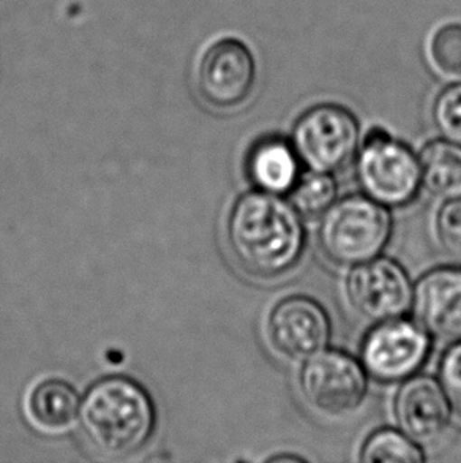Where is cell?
<instances>
[{"label": "cell", "instance_id": "17", "mask_svg": "<svg viewBox=\"0 0 461 463\" xmlns=\"http://www.w3.org/2000/svg\"><path fill=\"white\" fill-rule=\"evenodd\" d=\"M289 196L300 215L318 217L338 200V184L331 173L308 169V173L300 175Z\"/></svg>", "mask_w": 461, "mask_h": 463}, {"label": "cell", "instance_id": "14", "mask_svg": "<svg viewBox=\"0 0 461 463\" xmlns=\"http://www.w3.org/2000/svg\"><path fill=\"white\" fill-rule=\"evenodd\" d=\"M422 188L439 201L461 196V145L449 139H435L425 146L420 156Z\"/></svg>", "mask_w": 461, "mask_h": 463}, {"label": "cell", "instance_id": "2", "mask_svg": "<svg viewBox=\"0 0 461 463\" xmlns=\"http://www.w3.org/2000/svg\"><path fill=\"white\" fill-rule=\"evenodd\" d=\"M80 420L84 439L99 456L120 460L147 445L155 430V407L136 382L111 376L89 389Z\"/></svg>", "mask_w": 461, "mask_h": 463}, {"label": "cell", "instance_id": "15", "mask_svg": "<svg viewBox=\"0 0 461 463\" xmlns=\"http://www.w3.org/2000/svg\"><path fill=\"white\" fill-rule=\"evenodd\" d=\"M81 401L69 383L48 380L40 383L29 397V413L35 424L46 430L69 427L80 414Z\"/></svg>", "mask_w": 461, "mask_h": 463}, {"label": "cell", "instance_id": "12", "mask_svg": "<svg viewBox=\"0 0 461 463\" xmlns=\"http://www.w3.org/2000/svg\"><path fill=\"white\" fill-rule=\"evenodd\" d=\"M414 319L444 344L461 340V268L431 269L414 283Z\"/></svg>", "mask_w": 461, "mask_h": 463}, {"label": "cell", "instance_id": "13", "mask_svg": "<svg viewBox=\"0 0 461 463\" xmlns=\"http://www.w3.org/2000/svg\"><path fill=\"white\" fill-rule=\"evenodd\" d=\"M300 158L293 143L278 137L259 139L249 154L247 175L256 190L289 194L300 177Z\"/></svg>", "mask_w": 461, "mask_h": 463}, {"label": "cell", "instance_id": "7", "mask_svg": "<svg viewBox=\"0 0 461 463\" xmlns=\"http://www.w3.org/2000/svg\"><path fill=\"white\" fill-rule=\"evenodd\" d=\"M299 388L315 410L329 416H344L365 401L368 373L361 361L348 353L325 348L304 361Z\"/></svg>", "mask_w": 461, "mask_h": 463}, {"label": "cell", "instance_id": "5", "mask_svg": "<svg viewBox=\"0 0 461 463\" xmlns=\"http://www.w3.org/2000/svg\"><path fill=\"white\" fill-rule=\"evenodd\" d=\"M291 143L306 168L334 175L355 160L361 128L346 108L325 103L300 116Z\"/></svg>", "mask_w": 461, "mask_h": 463}, {"label": "cell", "instance_id": "19", "mask_svg": "<svg viewBox=\"0 0 461 463\" xmlns=\"http://www.w3.org/2000/svg\"><path fill=\"white\" fill-rule=\"evenodd\" d=\"M433 120L444 139L461 145V81L452 82L437 95Z\"/></svg>", "mask_w": 461, "mask_h": 463}, {"label": "cell", "instance_id": "11", "mask_svg": "<svg viewBox=\"0 0 461 463\" xmlns=\"http://www.w3.org/2000/svg\"><path fill=\"white\" fill-rule=\"evenodd\" d=\"M393 414L401 432L418 445L431 446L449 429L452 403L439 380L416 373L400 384Z\"/></svg>", "mask_w": 461, "mask_h": 463}, {"label": "cell", "instance_id": "10", "mask_svg": "<svg viewBox=\"0 0 461 463\" xmlns=\"http://www.w3.org/2000/svg\"><path fill=\"white\" fill-rule=\"evenodd\" d=\"M268 332L281 356L304 363L329 346L332 323L318 301L306 296H289L272 308Z\"/></svg>", "mask_w": 461, "mask_h": 463}, {"label": "cell", "instance_id": "6", "mask_svg": "<svg viewBox=\"0 0 461 463\" xmlns=\"http://www.w3.org/2000/svg\"><path fill=\"white\" fill-rule=\"evenodd\" d=\"M431 340L416 319L400 317L374 323L362 340V365L376 382H405L428 361Z\"/></svg>", "mask_w": 461, "mask_h": 463}, {"label": "cell", "instance_id": "3", "mask_svg": "<svg viewBox=\"0 0 461 463\" xmlns=\"http://www.w3.org/2000/svg\"><path fill=\"white\" fill-rule=\"evenodd\" d=\"M390 236L389 207L363 194L335 201L321 215L318 228L319 249L329 261L344 268L380 257Z\"/></svg>", "mask_w": 461, "mask_h": 463}, {"label": "cell", "instance_id": "9", "mask_svg": "<svg viewBox=\"0 0 461 463\" xmlns=\"http://www.w3.org/2000/svg\"><path fill=\"white\" fill-rule=\"evenodd\" d=\"M255 84V57L242 42L223 38L204 51L196 71V88L209 107H240L253 94Z\"/></svg>", "mask_w": 461, "mask_h": 463}, {"label": "cell", "instance_id": "4", "mask_svg": "<svg viewBox=\"0 0 461 463\" xmlns=\"http://www.w3.org/2000/svg\"><path fill=\"white\" fill-rule=\"evenodd\" d=\"M355 177L363 194L389 209L408 206L422 188L419 156L381 127L365 133L355 156Z\"/></svg>", "mask_w": 461, "mask_h": 463}, {"label": "cell", "instance_id": "18", "mask_svg": "<svg viewBox=\"0 0 461 463\" xmlns=\"http://www.w3.org/2000/svg\"><path fill=\"white\" fill-rule=\"evenodd\" d=\"M428 56L437 75L450 82L461 81V24L439 27L430 38Z\"/></svg>", "mask_w": 461, "mask_h": 463}, {"label": "cell", "instance_id": "21", "mask_svg": "<svg viewBox=\"0 0 461 463\" xmlns=\"http://www.w3.org/2000/svg\"><path fill=\"white\" fill-rule=\"evenodd\" d=\"M452 408L461 416V340L450 344L439 363V378Z\"/></svg>", "mask_w": 461, "mask_h": 463}, {"label": "cell", "instance_id": "8", "mask_svg": "<svg viewBox=\"0 0 461 463\" xmlns=\"http://www.w3.org/2000/svg\"><path fill=\"white\" fill-rule=\"evenodd\" d=\"M346 295L355 312L380 323L405 317L411 310L414 285L401 264L380 255L351 268Z\"/></svg>", "mask_w": 461, "mask_h": 463}, {"label": "cell", "instance_id": "16", "mask_svg": "<svg viewBox=\"0 0 461 463\" xmlns=\"http://www.w3.org/2000/svg\"><path fill=\"white\" fill-rule=\"evenodd\" d=\"M365 463H422V446L409 439L400 429H380L368 437L361 449Z\"/></svg>", "mask_w": 461, "mask_h": 463}, {"label": "cell", "instance_id": "20", "mask_svg": "<svg viewBox=\"0 0 461 463\" xmlns=\"http://www.w3.org/2000/svg\"><path fill=\"white\" fill-rule=\"evenodd\" d=\"M437 234L447 255L461 258V196L443 201L437 213Z\"/></svg>", "mask_w": 461, "mask_h": 463}, {"label": "cell", "instance_id": "1", "mask_svg": "<svg viewBox=\"0 0 461 463\" xmlns=\"http://www.w3.org/2000/svg\"><path fill=\"white\" fill-rule=\"evenodd\" d=\"M228 241L237 263L256 277L272 279L294 269L306 251L300 213L281 194H242L228 219Z\"/></svg>", "mask_w": 461, "mask_h": 463}]
</instances>
